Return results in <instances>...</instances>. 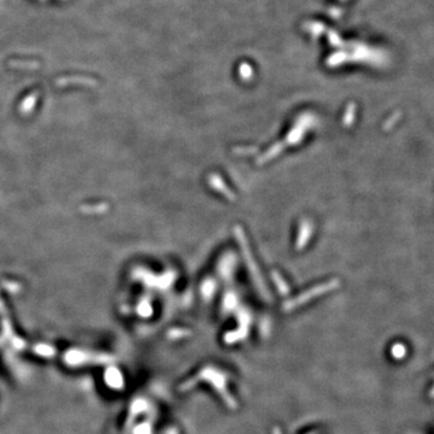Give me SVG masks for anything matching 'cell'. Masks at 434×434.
<instances>
[{"label":"cell","mask_w":434,"mask_h":434,"mask_svg":"<svg viewBox=\"0 0 434 434\" xmlns=\"http://www.w3.org/2000/svg\"><path fill=\"white\" fill-rule=\"evenodd\" d=\"M110 357L105 355H90V353H85L81 351H71L65 357V362L69 363L70 365H80L85 364L86 362L90 363V362H94V363H106L110 361Z\"/></svg>","instance_id":"cell-1"}]
</instances>
